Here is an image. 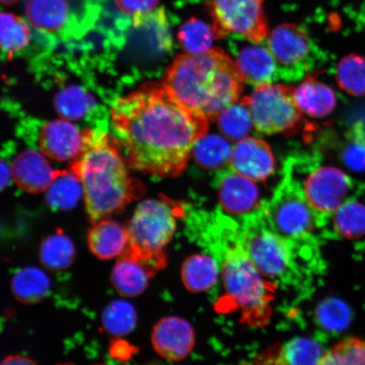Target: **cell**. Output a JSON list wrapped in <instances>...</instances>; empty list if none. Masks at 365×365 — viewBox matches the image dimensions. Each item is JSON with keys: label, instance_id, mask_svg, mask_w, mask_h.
<instances>
[{"label": "cell", "instance_id": "cell-13", "mask_svg": "<svg viewBox=\"0 0 365 365\" xmlns=\"http://www.w3.org/2000/svg\"><path fill=\"white\" fill-rule=\"evenodd\" d=\"M230 163L232 170L255 182L266 180L275 170L270 145L255 137H246L237 143Z\"/></svg>", "mask_w": 365, "mask_h": 365}, {"label": "cell", "instance_id": "cell-21", "mask_svg": "<svg viewBox=\"0 0 365 365\" xmlns=\"http://www.w3.org/2000/svg\"><path fill=\"white\" fill-rule=\"evenodd\" d=\"M25 13L36 30L53 34L65 27L71 16L67 0H27Z\"/></svg>", "mask_w": 365, "mask_h": 365}, {"label": "cell", "instance_id": "cell-24", "mask_svg": "<svg viewBox=\"0 0 365 365\" xmlns=\"http://www.w3.org/2000/svg\"><path fill=\"white\" fill-rule=\"evenodd\" d=\"M232 148L225 136L205 135L195 144L192 155L196 163L204 170H222L230 162Z\"/></svg>", "mask_w": 365, "mask_h": 365}, {"label": "cell", "instance_id": "cell-43", "mask_svg": "<svg viewBox=\"0 0 365 365\" xmlns=\"http://www.w3.org/2000/svg\"><path fill=\"white\" fill-rule=\"evenodd\" d=\"M19 1V0H1L2 4H6V6H11V4H16Z\"/></svg>", "mask_w": 365, "mask_h": 365}, {"label": "cell", "instance_id": "cell-16", "mask_svg": "<svg viewBox=\"0 0 365 365\" xmlns=\"http://www.w3.org/2000/svg\"><path fill=\"white\" fill-rule=\"evenodd\" d=\"M157 269L125 250L118 258L111 273V282L118 294L134 298L147 289Z\"/></svg>", "mask_w": 365, "mask_h": 365}, {"label": "cell", "instance_id": "cell-1", "mask_svg": "<svg viewBox=\"0 0 365 365\" xmlns=\"http://www.w3.org/2000/svg\"><path fill=\"white\" fill-rule=\"evenodd\" d=\"M111 114L129 165L162 178L181 175L209 128L208 118L181 103L163 82H148L118 99Z\"/></svg>", "mask_w": 365, "mask_h": 365}, {"label": "cell", "instance_id": "cell-35", "mask_svg": "<svg viewBox=\"0 0 365 365\" xmlns=\"http://www.w3.org/2000/svg\"><path fill=\"white\" fill-rule=\"evenodd\" d=\"M93 104V98L77 86L63 90L56 98L57 111L67 120H79L88 113Z\"/></svg>", "mask_w": 365, "mask_h": 365}, {"label": "cell", "instance_id": "cell-9", "mask_svg": "<svg viewBox=\"0 0 365 365\" xmlns=\"http://www.w3.org/2000/svg\"><path fill=\"white\" fill-rule=\"evenodd\" d=\"M294 170L302 181L305 195L312 207L324 215L334 213L352 189V180L334 167H318L314 160L294 158Z\"/></svg>", "mask_w": 365, "mask_h": 365}, {"label": "cell", "instance_id": "cell-30", "mask_svg": "<svg viewBox=\"0 0 365 365\" xmlns=\"http://www.w3.org/2000/svg\"><path fill=\"white\" fill-rule=\"evenodd\" d=\"M1 47L8 56L21 51L30 43L31 31L27 22L19 16L3 12L0 16Z\"/></svg>", "mask_w": 365, "mask_h": 365}, {"label": "cell", "instance_id": "cell-7", "mask_svg": "<svg viewBox=\"0 0 365 365\" xmlns=\"http://www.w3.org/2000/svg\"><path fill=\"white\" fill-rule=\"evenodd\" d=\"M239 236L251 261L269 280L277 284L293 279L297 271L294 251L298 247L268 227L261 208L242 216Z\"/></svg>", "mask_w": 365, "mask_h": 365}, {"label": "cell", "instance_id": "cell-27", "mask_svg": "<svg viewBox=\"0 0 365 365\" xmlns=\"http://www.w3.org/2000/svg\"><path fill=\"white\" fill-rule=\"evenodd\" d=\"M75 255L74 245L61 231L47 237L42 242L39 251L41 263L52 272H61L70 267Z\"/></svg>", "mask_w": 365, "mask_h": 365}, {"label": "cell", "instance_id": "cell-19", "mask_svg": "<svg viewBox=\"0 0 365 365\" xmlns=\"http://www.w3.org/2000/svg\"><path fill=\"white\" fill-rule=\"evenodd\" d=\"M91 252L100 259H111L124 252L129 245L126 226L103 219L94 223L88 234Z\"/></svg>", "mask_w": 365, "mask_h": 365}, {"label": "cell", "instance_id": "cell-29", "mask_svg": "<svg viewBox=\"0 0 365 365\" xmlns=\"http://www.w3.org/2000/svg\"><path fill=\"white\" fill-rule=\"evenodd\" d=\"M216 39L212 27L197 18H190L180 26L178 40L185 53L203 54L212 49L213 40Z\"/></svg>", "mask_w": 365, "mask_h": 365}, {"label": "cell", "instance_id": "cell-40", "mask_svg": "<svg viewBox=\"0 0 365 365\" xmlns=\"http://www.w3.org/2000/svg\"><path fill=\"white\" fill-rule=\"evenodd\" d=\"M245 365H284L279 357V346L277 345L264 351L252 362Z\"/></svg>", "mask_w": 365, "mask_h": 365}, {"label": "cell", "instance_id": "cell-5", "mask_svg": "<svg viewBox=\"0 0 365 365\" xmlns=\"http://www.w3.org/2000/svg\"><path fill=\"white\" fill-rule=\"evenodd\" d=\"M261 211L268 227L296 247L312 244L327 217L309 203L302 181L289 160L279 185L272 198L264 202Z\"/></svg>", "mask_w": 365, "mask_h": 365}, {"label": "cell", "instance_id": "cell-20", "mask_svg": "<svg viewBox=\"0 0 365 365\" xmlns=\"http://www.w3.org/2000/svg\"><path fill=\"white\" fill-rule=\"evenodd\" d=\"M294 95L301 112L310 117L329 115L336 106L334 91L312 76L294 89Z\"/></svg>", "mask_w": 365, "mask_h": 365}, {"label": "cell", "instance_id": "cell-15", "mask_svg": "<svg viewBox=\"0 0 365 365\" xmlns=\"http://www.w3.org/2000/svg\"><path fill=\"white\" fill-rule=\"evenodd\" d=\"M84 143L85 131L65 118L49 122L41 130V150L46 157L58 162L74 161Z\"/></svg>", "mask_w": 365, "mask_h": 365}, {"label": "cell", "instance_id": "cell-12", "mask_svg": "<svg viewBox=\"0 0 365 365\" xmlns=\"http://www.w3.org/2000/svg\"><path fill=\"white\" fill-rule=\"evenodd\" d=\"M223 211L239 217L262 207L259 190L255 182L232 170L219 172L214 181Z\"/></svg>", "mask_w": 365, "mask_h": 365}, {"label": "cell", "instance_id": "cell-8", "mask_svg": "<svg viewBox=\"0 0 365 365\" xmlns=\"http://www.w3.org/2000/svg\"><path fill=\"white\" fill-rule=\"evenodd\" d=\"M247 98L255 129L264 134L291 133L302 118L294 88L281 84L257 86Z\"/></svg>", "mask_w": 365, "mask_h": 365}, {"label": "cell", "instance_id": "cell-34", "mask_svg": "<svg viewBox=\"0 0 365 365\" xmlns=\"http://www.w3.org/2000/svg\"><path fill=\"white\" fill-rule=\"evenodd\" d=\"M336 81L345 93L361 97L365 95V58L359 56H346L336 68Z\"/></svg>", "mask_w": 365, "mask_h": 365}, {"label": "cell", "instance_id": "cell-31", "mask_svg": "<svg viewBox=\"0 0 365 365\" xmlns=\"http://www.w3.org/2000/svg\"><path fill=\"white\" fill-rule=\"evenodd\" d=\"M325 354L317 341L298 337L280 346L279 357L284 365H319Z\"/></svg>", "mask_w": 365, "mask_h": 365}, {"label": "cell", "instance_id": "cell-25", "mask_svg": "<svg viewBox=\"0 0 365 365\" xmlns=\"http://www.w3.org/2000/svg\"><path fill=\"white\" fill-rule=\"evenodd\" d=\"M222 135L230 141L246 138L254 127L247 98H243L225 109L217 118Z\"/></svg>", "mask_w": 365, "mask_h": 365}, {"label": "cell", "instance_id": "cell-18", "mask_svg": "<svg viewBox=\"0 0 365 365\" xmlns=\"http://www.w3.org/2000/svg\"><path fill=\"white\" fill-rule=\"evenodd\" d=\"M235 61L245 82L255 88L273 83L278 77L275 58L268 48L255 44L242 48Z\"/></svg>", "mask_w": 365, "mask_h": 365}, {"label": "cell", "instance_id": "cell-11", "mask_svg": "<svg viewBox=\"0 0 365 365\" xmlns=\"http://www.w3.org/2000/svg\"><path fill=\"white\" fill-rule=\"evenodd\" d=\"M268 48L275 58L278 76L286 81H296L304 76L310 43L300 27L293 24L277 26L270 35Z\"/></svg>", "mask_w": 365, "mask_h": 365}, {"label": "cell", "instance_id": "cell-26", "mask_svg": "<svg viewBox=\"0 0 365 365\" xmlns=\"http://www.w3.org/2000/svg\"><path fill=\"white\" fill-rule=\"evenodd\" d=\"M82 195L83 187L75 173L58 171L47 190V202L53 210L67 211L76 207Z\"/></svg>", "mask_w": 365, "mask_h": 365}, {"label": "cell", "instance_id": "cell-3", "mask_svg": "<svg viewBox=\"0 0 365 365\" xmlns=\"http://www.w3.org/2000/svg\"><path fill=\"white\" fill-rule=\"evenodd\" d=\"M83 187L86 212L91 222L120 213L143 192L140 182L127 170L115 137L85 130V143L71 170Z\"/></svg>", "mask_w": 365, "mask_h": 365}, {"label": "cell", "instance_id": "cell-23", "mask_svg": "<svg viewBox=\"0 0 365 365\" xmlns=\"http://www.w3.org/2000/svg\"><path fill=\"white\" fill-rule=\"evenodd\" d=\"M51 282L47 274L36 267H25L16 272L11 280L15 298L25 304L39 303L48 296Z\"/></svg>", "mask_w": 365, "mask_h": 365}, {"label": "cell", "instance_id": "cell-32", "mask_svg": "<svg viewBox=\"0 0 365 365\" xmlns=\"http://www.w3.org/2000/svg\"><path fill=\"white\" fill-rule=\"evenodd\" d=\"M102 322L109 334L116 336L130 334L136 327L135 309L125 300H114L104 309Z\"/></svg>", "mask_w": 365, "mask_h": 365}, {"label": "cell", "instance_id": "cell-17", "mask_svg": "<svg viewBox=\"0 0 365 365\" xmlns=\"http://www.w3.org/2000/svg\"><path fill=\"white\" fill-rule=\"evenodd\" d=\"M12 175L16 184L29 193L47 190L58 170H53L44 154L26 150L14 162Z\"/></svg>", "mask_w": 365, "mask_h": 365}, {"label": "cell", "instance_id": "cell-36", "mask_svg": "<svg viewBox=\"0 0 365 365\" xmlns=\"http://www.w3.org/2000/svg\"><path fill=\"white\" fill-rule=\"evenodd\" d=\"M319 365H365V340L349 337L324 355Z\"/></svg>", "mask_w": 365, "mask_h": 365}, {"label": "cell", "instance_id": "cell-37", "mask_svg": "<svg viewBox=\"0 0 365 365\" xmlns=\"http://www.w3.org/2000/svg\"><path fill=\"white\" fill-rule=\"evenodd\" d=\"M342 159L350 170L365 171V135L361 128H354L352 140L346 145Z\"/></svg>", "mask_w": 365, "mask_h": 365}, {"label": "cell", "instance_id": "cell-28", "mask_svg": "<svg viewBox=\"0 0 365 365\" xmlns=\"http://www.w3.org/2000/svg\"><path fill=\"white\" fill-rule=\"evenodd\" d=\"M333 225L342 238L361 239L365 235V205L349 200L333 213Z\"/></svg>", "mask_w": 365, "mask_h": 365}, {"label": "cell", "instance_id": "cell-44", "mask_svg": "<svg viewBox=\"0 0 365 365\" xmlns=\"http://www.w3.org/2000/svg\"><path fill=\"white\" fill-rule=\"evenodd\" d=\"M58 365H73V364H58Z\"/></svg>", "mask_w": 365, "mask_h": 365}, {"label": "cell", "instance_id": "cell-22", "mask_svg": "<svg viewBox=\"0 0 365 365\" xmlns=\"http://www.w3.org/2000/svg\"><path fill=\"white\" fill-rule=\"evenodd\" d=\"M218 264L217 259L210 255H191L182 264V284L192 293H202L211 289L217 281L220 271Z\"/></svg>", "mask_w": 365, "mask_h": 365}, {"label": "cell", "instance_id": "cell-39", "mask_svg": "<svg viewBox=\"0 0 365 365\" xmlns=\"http://www.w3.org/2000/svg\"><path fill=\"white\" fill-rule=\"evenodd\" d=\"M136 352L135 346L128 344L125 341H114L110 346V353L113 358L122 362L128 361Z\"/></svg>", "mask_w": 365, "mask_h": 365}, {"label": "cell", "instance_id": "cell-33", "mask_svg": "<svg viewBox=\"0 0 365 365\" xmlns=\"http://www.w3.org/2000/svg\"><path fill=\"white\" fill-rule=\"evenodd\" d=\"M316 319L319 327L331 333L345 331L352 322V312L344 301L328 298L318 305Z\"/></svg>", "mask_w": 365, "mask_h": 365}, {"label": "cell", "instance_id": "cell-38", "mask_svg": "<svg viewBox=\"0 0 365 365\" xmlns=\"http://www.w3.org/2000/svg\"><path fill=\"white\" fill-rule=\"evenodd\" d=\"M118 10L130 16H139L154 11L160 0H114Z\"/></svg>", "mask_w": 365, "mask_h": 365}, {"label": "cell", "instance_id": "cell-2", "mask_svg": "<svg viewBox=\"0 0 365 365\" xmlns=\"http://www.w3.org/2000/svg\"><path fill=\"white\" fill-rule=\"evenodd\" d=\"M205 217V238L220 262L228 304L239 310L246 325L266 326L272 317L277 284L264 277L246 253L240 240L239 221L221 212Z\"/></svg>", "mask_w": 365, "mask_h": 365}, {"label": "cell", "instance_id": "cell-42", "mask_svg": "<svg viewBox=\"0 0 365 365\" xmlns=\"http://www.w3.org/2000/svg\"><path fill=\"white\" fill-rule=\"evenodd\" d=\"M12 170H11V168H9L7 165H6V163H2L1 164V185L2 189L4 188V186H6L8 185L9 181L11 180Z\"/></svg>", "mask_w": 365, "mask_h": 365}, {"label": "cell", "instance_id": "cell-41", "mask_svg": "<svg viewBox=\"0 0 365 365\" xmlns=\"http://www.w3.org/2000/svg\"><path fill=\"white\" fill-rule=\"evenodd\" d=\"M1 365H38L34 360L22 355H11L4 359Z\"/></svg>", "mask_w": 365, "mask_h": 365}, {"label": "cell", "instance_id": "cell-14", "mask_svg": "<svg viewBox=\"0 0 365 365\" xmlns=\"http://www.w3.org/2000/svg\"><path fill=\"white\" fill-rule=\"evenodd\" d=\"M152 344L161 357L171 361H180L195 346L193 327L180 317L163 318L153 328Z\"/></svg>", "mask_w": 365, "mask_h": 365}, {"label": "cell", "instance_id": "cell-4", "mask_svg": "<svg viewBox=\"0 0 365 365\" xmlns=\"http://www.w3.org/2000/svg\"><path fill=\"white\" fill-rule=\"evenodd\" d=\"M163 82L181 103L215 121L239 101L245 81L234 59L222 49L212 48L198 56H176Z\"/></svg>", "mask_w": 365, "mask_h": 365}, {"label": "cell", "instance_id": "cell-45", "mask_svg": "<svg viewBox=\"0 0 365 365\" xmlns=\"http://www.w3.org/2000/svg\"><path fill=\"white\" fill-rule=\"evenodd\" d=\"M98 365H106V364H98Z\"/></svg>", "mask_w": 365, "mask_h": 365}, {"label": "cell", "instance_id": "cell-6", "mask_svg": "<svg viewBox=\"0 0 365 365\" xmlns=\"http://www.w3.org/2000/svg\"><path fill=\"white\" fill-rule=\"evenodd\" d=\"M184 212L180 204L164 196L144 200L127 223L129 245L126 250L158 271L162 270L167 264L164 249L175 235L178 218Z\"/></svg>", "mask_w": 365, "mask_h": 365}, {"label": "cell", "instance_id": "cell-10", "mask_svg": "<svg viewBox=\"0 0 365 365\" xmlns=\"http://www.w3.org/2000/svg\"><path fill=\"white\" fill-rule=\"evenodd\" d=\"M264 0H212L211 16L216 38L228 34L243 36L253 44L267 38Z\"/></svg>", "mask_w": 365, "mask_h": 365}]
</instances>
